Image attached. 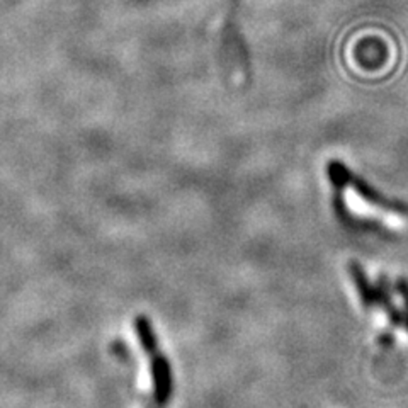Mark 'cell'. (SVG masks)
<instances>
[{"mask_svg": "<svg viewBox=\"0 0 408 408\" xmlns=\"http://www.w3.org/2000/svg\"><path fill=\"white\" fill-rule=\"evenodd\" d=\"M349 186H353L355 193L361 196L364 201L372 204V206H377V208H383L386 211H393V213H405L407 210L403 206H398V204H394L392 201H388L383 194H380L375 188H371V186L367 184V182H364L363 179H359L358 176H353L349 181Z\"/></svg>", "mask_w": 408, "mask_h": 408, "instance_id": "cell-2", "label": "cell"}, {"mask_svg": "<svg viewBox=\"0 0 408 408\" xmlns=\"http://www.w3.org/2000/svg\"><path fill=\"white\" fill-rule=\"evenodd\" d=\"M349 271H350V276H353V279H354L355 289H358L359 296H361L363 305L366 308L375 306L376 305V286H372L371 283H369L364 269L359 266L358 262H350Z\"/></svg>", "mask_w": 408, "mask_h": 408, "instance_id": "cell-4", "label": "cell"}, {"mask_svg": "<svg viewBox=\"0 0 408 408\" xmlns=\"http://www.w3.org/2000/svg\"><path fill=\"white\" fill-rule=\"evenodd\" d=\"M397 291L400 293V296L403 299V305H405V313H408V281L400 277V279L397 281Z\"/></svg>", "mask_w": 408, "mask_h": 408, "instance_id": "cell-5", "label": "cell"}, {"mask_svg": "<svg viewBox=\"0 0 408 408\" xmlns=\"http://www.w3.org/2000/svg\"><path fill=\"white\" fill-rule=\"evenodd\" d=\"M136 325V332L138 337H140L143 349L149 354V358L151 359V376H154V386H155V400L160 405L167 403L168 398H171L172 393V376H171V369H168L167 359L163 358L162 354L159 353L157 347V337H155L154 328H151V323L145 316H140V318L134 322Z\"/></svg>", "mask_w": 408, "mask_h": 408, "instance_id": "cell-1", "label": "cell"}, {"mask_svg": "<svg viewBox=\"0 0 408 408\" xmlns=\"http://www.w3.org/2000/svg\"><path fill=\"white\" fill-rule=\"evenodd\" d=\"M376 305L383 306V310L386 311V315H388L390 322H392L394 327H400L403 323V313L400 310H398L397 306L393 305V299H392V286H390L388 279H386L385 276H381L380 279H377V284H376Z\"/></svg>", "mask_w": 408, "mask_h": 408, "instance_id": "cell-3", "label": "cell"}, {"mask_svg": "<svg viewBox=\"0 0 408 408\" xmlns=\"http://www.w3.org/2000/svg\"><path fill=\"white\" fill-rule=\"evenodd\" d=\"M403 322H405V328H407V332H408V313L403 315Z\"/></svg>", "mask_w": 408, "mask_h": 408, "instance_id": "cell-6", "label": "cell"}]
</instances>
